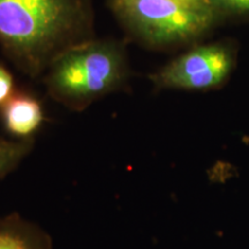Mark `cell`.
Wrapping results in <instances>:
<instances>
[{
	"label": "cell",
	"instance_id": "cell-1",
	"mask_svg": "<svg viewBox=\"0 0 249 249\" xmlns=\"http://www.w3.org/2000/svg\"><path fill=\"white\" fill-rule=\"evenodd\" d=\"M95 35L92 0H0V49L31 79Z\"/></svg>",
	"mask_w": 249,
	"mask_h": 249
},
{
	"label": "cell",
	"instance_id": "cell-2",
	"mask_svg": "<svg viewBox=\"0 0 249 249\" xmlns=\"http://www.w3.org/2000/svg\"><path fill=\"white\" fill-rule=\"evenodd\" d=\"M128 79L126 48L112 39L93 38L61 54L45 73L50 97L73 111L123 88Z\"/></svg>",
	"mask_w": 249,
	"mask_h": 249
},
{
	"label": "cell",
	"instance_id": "cell-3",
	"mask_svg": "<svg viewBox=\"0 0 249 249\" xmlns=\"http://www.w3.org/2000/svg\"><path fill=\"white\" fill-rule=\"evenodd\" d=\"M112 8L127 30L151 44L197 36L213 18L205 0H112Z\"/></svg>",
	"mask_w": 249,
	"mask_h": 249
},
{
	"label": "cell",
	"instance_id": "cell-4",
	"mask_svg": "<svg viewBox=\"0 0 249 249\" xmlns=\"http://www.w3.org/2000/svg\"><path fill=\"white\" fill-rule=\"evenodd\" d=\"M230 67L231 60L223 48L201 46L170 62L150 79L160 88L204 90L222 83Z\"/></svg>",
	"mask_w": 249,
	"mask_h": 249
},
{
	"label": "cell",
	"instance_id": "cell-5",
	"mask_svg": "<svg viewBox=\"0 0 249 249\" xmlns=\"http://www.w3.org/2000/svg\"><path fill=\"white\" fill-rule=\"evenodd\" d=\"M0 119L12 139L30 140L44 123V110L38 99L31 95L14 92L0 107Z\"/></svg>",
	"mask_w": 249,
	"mask_h": 249
},
{
	"label": "cell",
	"instance_id": "cell-6",
	"mask_svg": "<svg viewBox=\"0 0 249 249\" xmlns=\"http://www.w3.org/2000/svg\"><path fill=\"white\" fill-rule=\"evenodd\" d=\"M0 249H53L50 235L18 213L0 217Z\"/></svg>",
	"mask_w": 249,
	"mask_h": 249
},
{
	"label": "cell",
	"instance_id": "cell-7",
	"mask_svg": "<svg viewBox=\"0 0 249 249\" xmlns=\"http://www.w3.org/2000/svg\"><path fill=\"white\" fill-rule=\"evenodd\" d=\"M34 139L15 140L0 136V180L14 172L34 149Z\"/></svg>",
	"mask_w": 249,
	"mask_h": 249
},
{
	"label": "cell",
	"instance_id": "cell-8",
	"mask_svg": "<svg viewBox=\"0 0 249 249\" xmlns=\"http://www.w3.org/2000/svg\"><path fill=\"white\" fill-rule=\"evenodd\" d=\"M14 79L4 65H0V107L14 95Z\"/></svg>",
	"mask_w": 249,
	"mask_h": 249
},
{
	"label": "cell",
	"instance_id": "cell-9",
	"mask_svg": "<svg viewBox=\"0 0 249 249\" xmlns=\"http://www.w3.org/2000/svg\"><path fill=\"white\" fill-rule=\"evenodd\" d=\"M224 1L229 2V4L235 6V7L249 9V0H224Z\"/></svg>",
	"mask_w": 249,
	"mask_h": 249
}]
</instances>
